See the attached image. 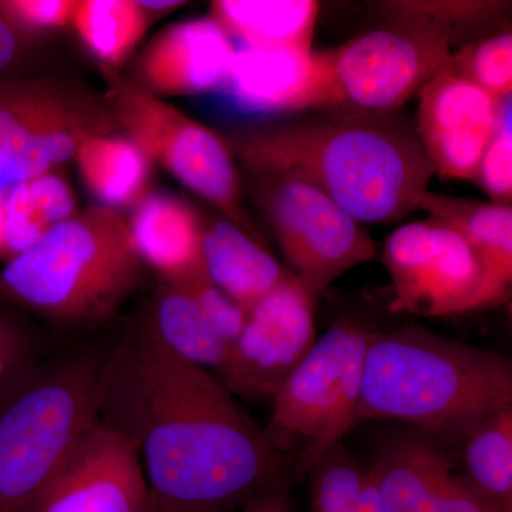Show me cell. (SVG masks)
I'll use <instances>...</instances> for the list:
<instances>
[{
	"label": "cell",
	"instance_id": "6",
	"mask_svg": "<svg viewBox=\"0 0 512 512\" xmlns=\"http://www.w3.org/2000/svg\"><path fill=\"white\" fill-rule=\"evenodd\" d=\"M106 103L119 130L175 180L210 202L221 217L262 239L244 205L241 175L227 138L170 103L144 92L117 70L103 69Z\"/></svg>",
	"mask_w": 512,
	"mask_h": 512
},
{
	"label": "cell",
	"instance_id": "17",
	"mask_svg": "<svg viewBox=\"0 0 512 512\" xmlns=\"http://www.w3.org/2000/svg\"><path fill=\"white\" fill-rule=\"evenodd\" d=\"M127 221L138 256L161 284L187 285L207 278L204 218L190 202L167 192H148Z\"/></svg>",
	"mask_w": 512,
	"mask_h": 512
},
{
	"label": "cell",
	"instance_id": "7",
	"mask_svg": "<svg viewBox=\"0 0 512 512\" xmlns=\"http://www.w3.org/2000/svg\"><path fill=\"white\" fill-rule=\"evenodd\" d=\"M249 174L286 268L316 301L340 276L375 258L363 225L315 185L288 174Z\"/></svg>",
	"mask_w": 512,
	"mask_h": 512
},
{
	"label": "cell",
	"instance_id": "11",
	"mask_svg": "<svg viewBox=\"0 0 512 512\" xmlns=\"http://www.w3.org/2000/svg\"><path fill=\"white\" fill-rule=\"evenodd\" d=\"M316 299L292 274L255 303L218 379L239 400L271 404L316 342Z\"/></svg>",
	"mask_w": 512,
	"mask_h": 512
},
{
	"label": "cell",
	"instance_id": "34",
	"mask_svg": "<svg viewBox=\"0 0 512 512\" xmlns=\"http://www.w3.org/2000/svg\"><path fill=\"white\" fill-rule=\"evenodd\" d=\"M424 512H505L483 495L476 493L461 476L450 483L427 505Z\"/></svg>",
	"mask_w": 512,
	"mask_h": 512
},
{
	"label": "cell",
	"instance_id": "27",
	"mask_svg": "<svg viewBox=\"0 0 512 512\" xmlns=\"http://www.w3.org/2000/svg\"><path fill=\"white\" fill-rule=\"evenodd\" d=\"M464 481L505 512H512V407L491 414L460 448Z\"/></svg>",
	"mask_w": 512,
	"mask_h": 512
},
{
	"label": "cell",
	"instance_id": "33",
	"mask_svg": "<svg viewBox=\"0 0 512 512\" xmlns=\"http://www.w3.org/2000/svg\"><path fill=\"white\" fill-rule=\"evenodd\" d=\"M37 362L35 340L0 311V386Z\"/></svg>",
	"mask_w": 512,
	"mask_h": 512
},
{
	"label": "cell",
	"instance_id": "21",
	"mask_svg": "<svg viewBox=\"0 0 512 512\" xmlns=\"http://www.w3.org/2000/svg\"><path fill=\"white\" fill-rule=\"evenodd\" d=\"M511 2L500 0H390L377 3L384 25L413 30L450 47H460L500 30Z\"/></svg>",
	"mask_w": 512,
	"mask_h": 512
},
{
	"label": "cell",
	"instance_id": "9",
	"mask_svg": "<svg viewBox=\"0 0 512 512\" xmlns=\"http://www.w3.org/2000/svg\"><path fill=\"white\" fill-rule=\"evenodd\" d=\"M114 130L106 100L49 79L0 80V191L50 173L84 138Z\"/></svg>",
	"mask_w": 512,
	"mask_h": 512
},
{
	"label": "cell",
	"instance_id": "32",
	"mask_svg": "<svg viewBox=\"0 0 512 512\" xmlns=\"http://www.w3.org/2000/svg\"><path fill=\"white\" fill-rule=\"evenodd\" d=\"M74 6H76L74 0H9V2H0L2 12L29 33L66 28L72 23Z\"/></svg>",
	"mask_w": 512,
	"mask_h": 512
},
{
	"label": "cell",
	"instance_id": "35",
	"mask_svg": "<svg viewBox=\"0 0 512 512\" xmlns=\"http://www.w3.org/2000/svg\"><path fill=\"white\" fill-rule=\"evenodd\" d=\"M30 35L0 9V80L19 77L13 73L25 57Z\"/></svg>",
	"mask_w": 512,
	"mask_h": 512
},
{
	"label": "cell",
	"instance_id": "26",
	"mask_svg": "<svg viewBox=\"0 0 512 512\" xmlns=\"http://www.w3.org/2000/svg\"><path fill=\"white\" fill-rule=\"evenodd\" d=\"M150 23L134 0H79L70 25L103 69L117 70L133 55Z\"/></svg>",
	"mask_w": 512,
	"mask_h": 512
},
{
	"label": "cell",
	"instance_id": "10",
	"mask_svg": "<svg viewBox=\"0 0 512 512\" xmlns=\"http://www.w3.org/2000/svg\"><path fill=\"white\" fill-rule=\"evenodd\" d=\"M450 55V47L439 40L397 26L353 37L329 50L338 111H402Z\"/></svg>",
	"mask_w": 512,
	"mask_h": 512
},
{
	"label": "cell",
	"instance_id": "14",
	"mask_svg": "<svg viewBox=\"0 0 512 512\" xmlns=\"http://www.w3.org/2000/svg\"><path fill=\"white\" fill-rule=\"evenodd\" d=\"M39 512H160L136 450L97 421L73 451Z\"/></svg>",
	"mask_w": 512,
	"mask_h": 512
},
{
	"label": "cell",
	"instance_id": "20",
	"mask_svg": "<svg viewBox=\"0 0 512 512\" xmlns=\"http://www.w3.org/2000/svg\"><path fill=\"white\" fill-rule=\"evenodd\" d=\"M319 10L315 0H215L210 16L245 47L312 50Z\"/></svg>",
	"mask_w": 512,
	"mask_h": 512
},
{
	"label": "cell",
	"instance_id": "2",
	"mask_svg": "<svg viewBox=\"0 0 512 512\" xmlns=\"http://www.w3.org/2000/svg\"><path fill=\"white\" fill-rule=\"evenodd\" d=\"M228 141L248 173L301 178L362 225L396 224L419 210L434 175L403 111L303 114Z\"/></svg>",
	"mask_w": 512,
	"mask_h": 512
},
{
	"label": "cell",
	"instance_id": "22",
	"mask_svg": "<svg viewBox=\"0 0 512 512\" xmlns=\"http://www.w3.org/2000/svg\"><path fill=\"white\" fill-rule=\"evenodd\" d=\"M420 210L458 232L498 286L511 292L512 207L426 191Z\"/></svg>",
	"mask_w": 512,
	"mask_h": 512
},
{
	"label": "cell",
	"instance_id": "16",
	"mask_svg": "<svg viewBox=\"0 0 512 512\" xmlns=\"http://www.w3.org/2000/svg\"><path fill=\"white\" fill-rule=\"evenodd\" d=\"M235 52L234 40L211 16L183 20L144 47L131 82L160 99L217 93Z\"/></svg>",
	"mask_w": 512,
	"mask_h": 512
},
{
	"label": "cell",
	"instance_id": "37",
	"mask_svg": "<svg viewBox=\"0 0 512 512\" xmlns=\"http://www.w3.org/2000/svg\"><path fill=\"white\" fill-rule=\"evenodd\" d=\"M355 512H383L375 484H373L372 478L369 476V470H367L366 487L365 490H363L362 497H360Z\"/></svg>",
	"mask_w": 512,
	"mask_h": 512
},
{
	"label": "cell",
	"instance_id": "31",
	"mask_svg": "<svg viewBox=\"0 0 512 512\" xmlns=\"http://www.w3.org/2000/svg\"><path fill=\"white\" fill-rule=\"evenodd\" d=\"M184 286H187L194 295L195 301L200 305L202 313L218 338L231 349L244 329L248 312L234 299L229 298L227 293L212 284L208 276Z\"/></svg>",
	"mask_w": 512,
	"mask_h": 512
},
{
	"label": "cell",
	"instance_id": "19",
	"mask_svg": "<svg viewBox=\"0 0 512 512\" xmlns=\"http://www.w3.org/2000/svg\"><path fill=\"white\" fill-rule=\"evenodd\" d=\"M202 251L212 284L247 312L291 275L265 241L225 218L204 220Z\"/></svg>",
	"mask_w": 512,
	"mask_h": 512
},
{
	"label": "cell",
	"instance_id": "13",
	"mask_svg": "<svg viewBox=\"0 0 512 512\" xmlns=\"http://www.w3.org/2000/svg\"><path fill=\"white\" fill-rule=\"evenodd\" d=\"M217 94L247 114L296 117L339 110L329 50L244 46Z\"/></svg>",
	"mask_w": 512,
	"mask_h": 512
},
{
	"label": "cell",
	"instance_id": "24",
	"mask_svg": "<svg viewBox=\"0 0 512 512\" xmlns=\"http://www.w3.org/2000/svg\"><path fill=\"white\" fill-rule=\"evenodd\" d=\"M144 325L187 362L217 373L227 362L229 346L218 338L187 286L161 284Z\"/></svg>",
	"mask_w": 512,
	"mask_h": 512
},
{
	"label": "cell",
	"instance_id": "18",
	"mask_svg": "<svg viewBox=\"0 0 512 512\" xmlns=\"http://www.w3.org/2000/svg\"><path fill=\"white\" fill-rule=\"evenodd\" d=\"M367 470L383 512H424L456 476L450 454L413 427L380 441Z\"/></svg>",
	"mask_w": 512,
	"mask_h": 512
},
{
	"label": "cell",
	"instance_id": "12",
	"mask_svg": "<svg viewBox=\"0 0 512 512\" xmlns=\"http://www.w3.org/2000/svg\"><path fill=\"white\" fill-rule=\"evenodd\" d=\"M458 74L441 69L417 94L413 124L434 175L474 181L505 104Z\"/></svg>",
	"mask_w": 512,
	"mask_h": 512
},
{
	"label": "cell",
	"instance_id": "15",
	"mask_svg": "<svg viewBox=\"0 0 512 512\" xmlns=\"http://www.w3.org/2000/svg\"><path fill=\"white\" fill-rule=\"evenodd\" d=\"M355 326L352 320H339L316 339L272 399L266 437L293 461L318 439L332 416Z\"/></svg>",
	"mask_w": 512,
	"mask_h": 512
},
{
	"label": "cell",
	"instance_id": "29",
	"mask_svg": "<svg viewBox=\"0 0 512 512\" xmlns=\"http://www.w3.org/2000/svg\"><path fill=\"white\" fill-rule=\"evenodd\" d=\"M444 69L476 84L495 99H511V30H500L454 50Z\"/></svg>",
	"mask_w": 512,
	"mask_h": 512
},
{
	"label": "cell",
	"instance_id": "38",
	"mask_svg": "<svg viewBox=\"0 0 512 512\" xmlns=\"http://www.w3.org/2000/svg\"><path fill=\"white\" fill-rule=\"evenodd\" d=\"M140 3L141 8L146 10L148 18L153 19L156 16L164 15V13L173 12V10L181 8L184 6V2H175V0H170V2H138Z\"/></svg>",
	"mask_w": 512,
	"mask_h": 512
},
{
	"label": "cell",
	"instance_id": "25",
	"mask_svg": "<svg viewBox=\"0 0 512 512\" xmlns=\"http://www.w3.org/2000/svg\"><path fill=\"white\" fill-rule=\"evenodd\" d=\"M76 212V197L64 178L39 175L10 188L5 202L6 258L22 254Z\"/></svg>",
	"mask_w": 512,
	"mask_h": 512
},
{
	"label": "cell",
	"instance_id": "8",
	"mask_svg": "<svg viewBox=\"0 0 512 512\" xmlns=\"http://www.w3.org/2000/svg\"><path fill=\"white\" fill-rule=\"evenodd\" d=\"M392 309L424 318L464 315L507 303L511 292L491 278L473 248L436 220L407 222L384 242Z\"/></svg>",
	"mask_w": 512,
	"mask_h": 512
},
{
	"label": "cell",
	"instance_id": "39",
	"mask_svg": "<svg viewBox=\"0 0 512 512\" xmlns=\"http://www.w3.org/2000/svg\"><path fill=\"white\" fill-rule=\"evenodd\" d=\"M8 191H0V256H6L5 248V202Z\"/></svg>",
	"mask_w": 512,
	"mask_h": 512
},
{
	"label": "cell",
	"instance_id": "23",
	"mask_svg": "<svg viewBox=\"0 0 512 512\" xmlns=\"http://www.w3.org/2000/svg\"><path fill=\"white\" fill-rule=\"evenodd\" d=\"M73 158L100 207L116 211L136 207L148 194L153 163L127 136L86 137Z\"/></svg>",
	"mask_w": 512,
	"mask_h": 512
},
{
	"label": "cell",
	"instance_id": "30",
	"mask_svg": "<svg viewBox=\"0 0 512 512\" xmlns=\"http://www.w3.org/2000/svg\"><path fill=\"white\" fill-rule=\"evenodd\" d=\"M512 109L505 104L497 131L478 164L474 183L478 184L490 202L512 207Z\"/></svg>",
	"mask_w": 512,
	"mask_h": 512
},
{
	"label": "cell",
	"instance_id": "5",
	"mask_svg": "<svg viewBox=\"0 0 512 512\" xmlns=\"http://www.w3.org/2000/svg\"><path fill=\"white\" fill-rule=\"evenodd\" d=\"M144 264L121 212L76 211L0 271V301L60 322H90L119 309Z\"/></svg>",
	"mask_w": 512,
	"mask_h": 512
},
{
	"label": "cell",
	"instance_id": "4",
	"mask_svg": "<svg viewBox=\"0 0 512 512\" xmlns=\"http://www.w3.org/2000/svg\"><path fill=\"white\" fill-rule=\"evenodd\" d=\"M107 355L37 360L0 386V512L40 511L99 421Z\"/></svg>",
	"mask_w": 512,
	"mask_h": 512
},
{
	"label": "cell",
	"instance_id": "1",
	"mask_svg": "<svg viewBox=\"0 0 512 512\" xmlns=\"http://www.w3.org/2000/svg\"><path fill=\"white\" fill-rule=\"evenodd\" d=\"M99 420L136 450L160 512H237L256 494L292 483V458L272 446L238 397L144 323L107 355Z\"/></svg>",
	"mask_w": 512,
	"mask_h": 512
},
{
	"label": "cell",
	"instance_id": "3",
	"mask_svg": "<svg viewBox=\"0 0 512 512\" xmlns=\"http://www.w3.org/2000/svg\"><path fill=\"white\" fill-rule=\"evenodd\" d=\"M507 407L512 362L503 353L416 325L370 333L356 426L402 421L451 456L481 421Z\"/></svg>",
	"mask_w": 512,
	"mask_h": 512
},
{
	"label": "cell",
	"instance_id": "36",
	"mask_svg": "<svg viewBox=\"0 0 512 512\" xmlns=\"http://www.w3.org/2000/svg\"><path fill=\"white\" fill-rule=\"evenodd\" d=\"M291 481L276 484L256 494L237 512H295L293 510Z\"/></svg>",
	"mask_w": 512,
	"mask_h": 512
},
{
	"label": "cell",
	"instance_id": "28",
	"mask_svg": "<svg viewBox=\"0 0 512 512\" xmlns=\"http://www.w3.org/2000/svg\"><path fill=\"white\" fill-rule=\"evenodd\" d=\"M372 330L357 325L350 336L348 356H346L345 370L340 382L338 399L333 407L332 416L326 424L322 434L303 448L296 456L292 467V483L301 481L308 476L311 468L315 466L329 448L343 443L346 434L356 427V414L359 409L360 396H362L363 375H365V362L367 345H369Z\"/></svg>",
	"mask_w": 512,
	"mask_h": 512
}]
</instances>
